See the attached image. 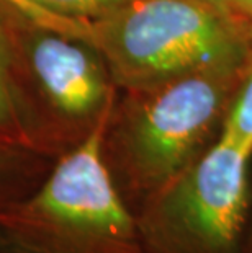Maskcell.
I'll return each instance as SVG.
<instances>
[{
    "label": "cell",
    "mask_w": 252,
    "mask_h": 253,
    "mask_svg": "<svg viewBox=\"0 0 252 253\" xmlns=\"http://www.w3.org/2000/svg\"><path fill=\"white\" fill-rule=\"evenodd\" d=\"M197 2L203 3L205 7L213 10L214 13L221 15L223 18H226L229 21V8H231L233 0H197ZM229 23H231V21H229Z\"/></svg>",
    "instance_id": "cell-11"
},
{
    "label": "cell",
    "mask_w": 252,
    "mask_h": 253,
    "mask_svg": "<svg viewBox=\"0 0 252 253\" xmlns=\"http://www.w3.org/2000/svg\"><path fill=\"white\" fill-rule=\"evenodd\" d=\"M251 173H252V169H251ZM243 253H252V206H251L249 225H248V234H246V242H244Z\"/></svg>",
    "instance_id": "cell-12"
},
{
    "label": "cell",
    "mask_w": 252,
    "mask_h": 253,
    "mask_svg": "<svg viewBox=\"0 0 252 253\" xmlns=\"http://www.w3.org/2000/svg\"><path fill=\"white\" fill-rule=\"evenodd\" d=\"M252 152L219 136L136 211L148 253H243L252 206Z\"/></svg>",
    "instance_id": "cell-5"
},
{
    "label": "cell",
    "mask_w": 252,
    "mask_h": 253,
    "mask_svg": "<svg viewBox=\"0 0 252 253\" xmlns=\"http://www.w3.org/2000/svg\"><path fill=\"white\" fill-rule=\"evenodd\" d=\"M54 160L18 145H0V209L40 185Z\"/></svg>",
    "instance_id": "cell-6"
},
{
    "label": "cell",
    "mask_w": 252,
    "mask_h": 253,
    "mask_svg": "<svg viewBox=\"0 0 252 253\" xmlns=\"http://www.w3.org/2000/svg\"><path fill=\"white\" fill-rule=\"evenodd\" d=\"M87 41L105 59L118 90L244 62L252 54L248 38L197 0H131L87 21Z\"/></svg>",
    "instance_id": "cell-4"
},
{
    "label": "cell",
    "mask_w": 252,
    "mask_h": 253,
    "mask_svg": "<svg viewBox=\"0 0 252 253\" xmlns=\"http://www.w3.org/2000/svg\"><path fill=\"white\" fill-rule=\"evenodd\" d=\"M105 123L56 159L33 191L0 209V253H148L103 160Z\"/></svg>",
    "instance_id": "cell-3"
},
{
    "label": "cell",
    "mask_w": 252,
    "mask_h": 253,
    "mask_svg": "<svg viewBox=\"0 0 252 253\" xmlns=\"http://www.w3.org/2000/svg\"><path fill=\"white\" fill-rule=\"evenodd\" d=\"M40 7L64 18L90 21L113 12L131 0H31Z\"/></svg>",
    "instance_id": "cell-8"
},
{
    "label": "cell",
    "mask_w": 252,
    "mask_h": 253,
    "mask_svg": "<svg viewBox=\"0 0 252 253\" xmlns=\"http://www.w3.org/2000/svg\"><path fill=\"white\" fill-rule=\"evenodd\" d=\"M229 21L252 42V0H233Z\"/></svg>",
    "instance_id": "cell-10"
},
{
    "label": "cell",
    "mask_w": 252,
    "mask_h": 253,
    "mask_svg": "<svg viewBox=\"0 0 252 253\" xmlns=\"http://www.w3.org/2000/svg\"><path fill=\"white\" fill-rule=\"evenodd\" d=\"M10 98L25 145L56 160L108 118L118 87L92 42L0 5Z\"/></svg>",
    "instance_id": "cell-2"
},
{
    "label": "cell",
    "mask_w": 252,
    "mask_h": 253,
    "mask_svg": "<svg viewBox=\"0 0 252 253\" xmlns=\"http://www.w3.org/2000/svg\"><path fill=\"white\" fill-rule=\"evenodd\" d=\"M0 145H18V147H26L23 134H21V129L17 120V115H15V110H13L12 98H10L2 31H0Z\"/></svg>",
    "instance_id": "cell-9"
},
{
    "label": "cell",
    "mask_w": 252,
    "mask_h": 253,
    "mask_svg": "<svg viewBox=\"0 0 252 253\" xmlns=\"http://www.w3.org/2000/svg\"><path fill=\"white\" fill-rule=\"evenodd\" d=\"M246 62L118 90L101 154L135 212L219 139Z\"/></svg>",
    "instance_id": "cell-1"
},
{
    "label": "cell",
    "mask_w": 252,
    "mask_h": 253,
    "mask_svg": "<svg viewBox=\"0 0 252 253\" xmlns=\"http://www.w3.org/2000/svg\"><path fill=\"white\" fill-rule=\"evenodd\" d=\"M221 136L231 139L252 152V54L249 56L241 80L229 105Z\"/></svg>",
    "instance_id": "cell-7"
}]
</instances>
